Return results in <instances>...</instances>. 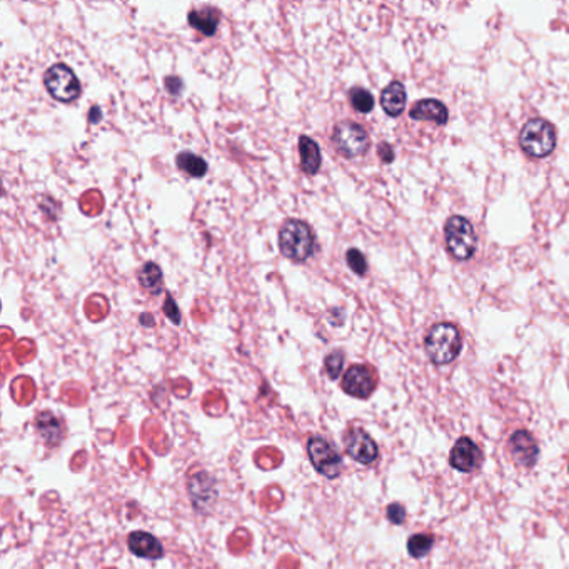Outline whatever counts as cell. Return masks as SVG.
<instances>
[{"instance_id":"obj_1","label":"cell","mask_w":569,"mask_h":569,"mask_svg":"<svg viewBox=\"0 0 569 569\" xmlns=\"http://www.w3.org/2000/svg\"><path fill=\"white\" fill-rule=\"evenodd\" d=\"M279 251L292 262H306L316 251L312 227L300 219H289L279 229Z\"/></svg>"},{"instance_id":"obj_2","label":"cell","mask_w":569,"mask_h":569,"mask_svg":"<svg viewBox=\"0 0 569 569\" xmlns=\"http://www.w3.org/2000/svg\"><path fill=\"white\" fill-rule=\"evenodd\" d=\"M424 346L430 359L438 366L452 363L461 352V334L458 327L450 322L436 324L427 332Z\"/></svg>"},{"instance_id":"obj_3","label":"cell","mask_w":569,"mask_h":569,"mask_svg":"<svg viewBox=\"0 0 569 569\" xmlns=\"http://www.w3.org/2000/svg\"><path fill=\"white\" fill-rule=\"evenodd\" d=\"M519 142L523 151L531 157H546L556 147V131L548 120L531 119L524 124Z\"/></svg>"},{"instance_id":"obj_4","label":"cell","mask_w":569,"mask_h":569,"mask_svg":"<svg viewBox=\"0 0 569 569\" xmlns=\"http://www.w3.org/2000/svg\"><path fill=\"white\" fill-rule=\"evenodd\" d=\"M44 86L52 99L70 104L80 97V82L67 64H54L44 74Z\"/></svg>"},{"instance_id":"obj_5","label":"cell","mask_w":569,"mask_h":569,"mask_svg":"<svg viewBox=\"0 0 569 569\" xmlns=\"http://www.w3.org/2000/svg\"><path fill=\"white\" fill-rule=\"evenodd\" d=\"M332 144L340 155L347 159L364 155L369 149V135L366 129L351 120L336 124L332 131Z\"/></svg>"},{"instance_id":"obj_6","label":"cell","mask_w":569,"mask_h":569,"mask_svg":"<svg viewBox=\"0 0 569 569\" xmlns=\"http://www.w3.org/2000/svg\"><path fill=\"white\" fill-rule=\"evenodd\" d=\"M444 238H446V247L452 258L459 260L472 258L476 251V232L470 220L461 218V215H452L446 222Z\"/></svg>"},{"instance_id":"obj_7","label":"cell","mask_w":569,"mask_h":569,"mask_svg":"<svg viewBox=\"0 0 569 569\" xmlns=\"http://www.w3.org/2000/svg\"><path fill=\"white\" fill-rule=\"evenodd\" d=\"M307 452L314 470L327 479H336L343 471V456L327 439L312 436L307 441Z\"/></svg>"},{"instance_id":"obj_8","label":"cell","mask_w":569,"mask_h":569,"mask_svg":"<svg viewBox=\"0 0 569 569\" xmlns=\"http://www.w3.org/2000/svg\"><path fill=\"white\" fill-rule=\"evenodd\" d=\"M340 387L344 392L358 399H367L378 387V374L371 366L354 364L344 372Z\"/></svg>"},{"instance_id":"obj_9","label":"cell","mask_w":569,"mask_h":569,"mask_svg":"<svg viewBox=\"0 0 569 569\" xmlns=\"http://www.w3.org/2000/svg\"><path fill=\"white\" fill-rule=\"evenodd\" d=\"M344 447L352 459L364 466H371L379 458V447L376 441L360 427H351L344 434Z\"/></svg>"},{"instance_id":"obj_10","label":"cell","mask_w":569,"mask_h":569,"mask_svg":"<svg viewBox=\"0 0 569 569\" xmlns=\"http://www.w3.org/2000/svg\"><path fill=\"white\" fill-rule=\"evenodd\" d=\"M508 447H510L511 458L516 464L521 467L530 470L536 464L539 458V446L538 441L530 431H514L511 434L510 441H508Z\"/></svg>"},{"instance_id":"obj_11","label":"cell","mask_w":569,"mask_h":569,"mask_svg":"<svg viewBox=\"0 0 569 569\" xmlns=\"http://www.w3.org/2000/svg\"><path fill=\"white\" fill-rule=\"evenodd\" d=\"M483 463V451L471 438H459L450 452V464L456 471L472 472Z\"/></svg>"},{"instance_id":"obj_12","label":"cell","mask_w":569,"mask_h":569,"mask_svg":"<svg viewBox=\"0 0 569 569\" xmlns=\"http://www.w3.org/2000/svg\"><path fill=\"white\" fill-rule=\"evenodd\" d=\"M129 550L139 558L160 559L164 556V546L160 541L146 531H134L127 538Z\"/></svg>"},{"instance_id":"obj_13","label":"cell","mask_w":569,"mask_h":569,"mask_svg":"<svg viewBox=\"0 0 569 569\" xmlns=\"http://www.w3.org/2000/svg\"><path fill=\"white\" fill-rule=\"evenodd\" d=\"M187 22L195 32H199L204 37H214L220 22V12L212 7H202L194 9L187 15Z\"/></svg>"},{"instance_id":"obj_14","label":"cell","mask_w":569,"mask_h":569,"mask_svg":"<svg viewBox=\"0 0 569 569\" xmlns=\"http://www.w3.org/2000/svg\"><path fill=\"white\" fill-rule=\"evenodd\" d=\"M411 117L414 120H426V122H434L438 126H444L450 119L446 106L441 100L426 99L416 102L411 109Z\"/></svg>"},{"instance_id":"obj_15","label":"cell","mask_w":569,"mask_h":569,"mask_svg":"<svg viewBox=\"0 0 569 569\" xmlns=\"http://www.w3.org/2000/svg\"><path fill=\"white\" fill-rule=\"evenodd\" d=\"M299 155H300V169L304 174L316 175L322 164V154L314 139L309 135H300L299 137Z\"/></svg>"},{"instance_id":"obj_16","label":"cell","mask_w":569,"mask_h":569,"mask_svg":"<svg viewBox=\"0 0 569 569\" xmlns=\"http://www.w3.org/2000/svg\"><path fill=\"white\" fill-rule=\"evenodd\" d=\"M380 106L391 117H398L406 107V89L398 80L391 82L380 94Z\"/></svg>"},{"instance_id":"obj_17","label":"cell","mask_w":569,"mask_h":569,"mask_svg":"<svg viewBox=\"0 0 569 569\" xmlns=\"http://www.w3.org/2000/svg\"><path fill=\"white\" fill-rule=\"evenodd\" d=\"M137 278L142 289L151 292L152 296H159L164 291V274L162 269L155 262H146L137 272Z\"/></svg>"},{"instance_id":"obj_18","label":"cell","mask_w":569,"mask_h":569,"mask_svg":"<svg viewBox=\"0 0 569 569\" xmlns=\"http://www.w3.org/2000/svg\"><path fill=\"white\" fill-rule=\"evenodd\" d=\"M175 164H177L179 171H182L184 174L195 179L204 177L207 174V171H209V164L206 162V159L191 151L180 152L177 157H175Z\"/></svg>"},{"instance_id":"obj_19","label":"cell","mask_w":569,"mask_h":569,"mask_svg":"<svg viewBox=\"0 0 569 569\" xmlns=\"http://www.w3.org/2000/svg\"><path fill=\"white\" fill-rule=\"evenodd\" d=\"M37 430L49 444H57L62 439V426L52 412H42L37 416Z\"/></svg>"},{"instance_id":"obj_20","label":"cell","mask_w":569,"mask_h":569,"mask_svg":"<svg viewBox=\"0 0 569 569\" xmlns=\"http://www.w3.org/2000/svg\"><path fill=\"white\" fill-rule=\"evenodd\" d=\"M432 546H434V536L431 534H412L407 539V552L414 559H421L430 554Z\"/></svg>"},{"instance_id":"obj_21","label":"cell","mask_w":569,"mask_h":569,"mask_svg":"<svg viewBox=\"0 0 569 569\" xmlns=\"http://www.w3.org/2000/svg\"><path fill=\"white\" fill-rule=\"evenodd\" d=\"M349 102L352 109L360 114H367L374 109V97L369 90L363 89V87H352L349 90Z\"/></svg>"},{"instance_id":"obj_22","label":"cell","mask_w":569,"mask_h":569,"mask_svg":"<svg viewBox=\"0 0 569 569\" xmlns=\"http://www.w3.org/2000/svg\"><path fill=\"white\" fill-rule=\"evenodd\" d=\"M344 360H346V356H344L343 351H332L331 354L327 356L326 360H324V367H326L329 379L336 380L339 378L344 367Z\"/></svg>"},{"instance_id":"obj_23","label":"cell","mask_w":569,"mask_h":569,"mask_svg":"<svg viewBox=\"0 0 569 569\" xmlns=\"http://www.w3.org/2000/svg\"><path fill=\"white\" fill-rule=\"evenodd\" d=\"M346 262L349 266V269L358 276H366L367 272V260L364 258V254L359 249H349L346 252Z\"/></svg>"},{"instance_id":"obj_24","label":"cell","mask_w":569,"mask_h":569,"mask_svg":"<svg viewBox=\"0 0 569 569\" xmlns=\"http://www.w3.org/2000/svg\"><path fill=\"white\" fill-rule=\"evenodd\" d=\"M164 314L169 318V320L172 324H175V326H179L180 322H182V314H180V309L177 306V302H175L174 298L169 294L166 298V302H164Z\"/></svg>"},{"instance_id":"obj_25","label":"cell","mask_w":569,"mask_h":569,"mask_svg":"<svg viewBox=\"0 0 569 569\" xmlns=\"http://www.w3.org/2000/svg\"><path fill=\"white\" fill-rule=\"evenodd\" d=\"M386 516L392 524H404V521H406V516H407L406 508L399 503H392L387 506Z\"/></svg>"},{"instance_id":"obj_26","label":"cell","mask_w":569,"mask_h":569,"mask_svg":"<svg viewBox=\"0 0 569 569\" xmlns=\"http://www.w3.org/2000/svg\"><path fill=\"white\" fill-rule=\"evenodd\" d=\"M166 89L169 90L171 95H180L184 90V82L180 77H167L166 79Z\"/></svg>"},{"instance_id":"obj_27","label":"cell","mask_w":569,"mask_h":569,"mask_svg":"<svg viewBox=\"0 0 569 569\" xmlns=\"http://www.w3.org/2000/svg\"><path fill=\"white\" fill-rule=\"evenodd\" d=\"M379 157L384 160V162H392V159H394V151L391 149V146L389 144H386V142H383V144H379Z\"/></svg>"},{"instance_id":"obj_28","label":"cell","mask_w":569,"mask_h":569,"mask_svg":"<svg viewBox=\"0 0 569 569\" xmlns=\"http://www.w3.org/2000/svg\"><path fill=\"white\" fill-rule=\"evenodd\" d=\"M100 120H102V110H100L99 106H92L89 110V122L99 124Z\"/></svg>"}]
</instances>
